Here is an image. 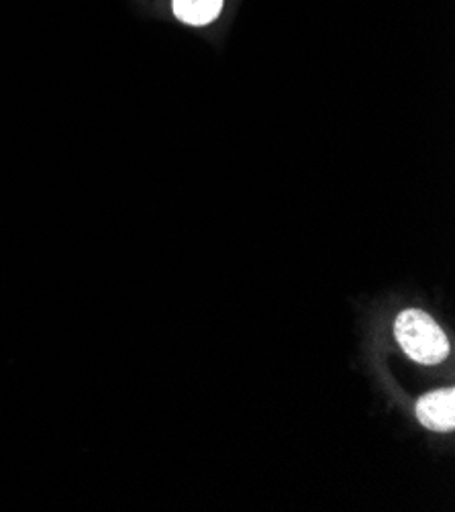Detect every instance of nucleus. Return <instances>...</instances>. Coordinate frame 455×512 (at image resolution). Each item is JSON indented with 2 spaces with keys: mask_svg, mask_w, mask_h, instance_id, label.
<instances>
[{
  "mask_svg": "<svg viewBox=\"0 0 455 512\" xmlns=\"http://www.w3.org/2000/svg\"><path fill=\"white\" fill-rule=\"evenodd\" d=\"M394 335L411 360L433 366L443 362L449 343L443 329L421 311H404L394 323Z\"/></svg>",
  "mask_w": 455,
  "mask_h": 512,
  "instance_id": "f257e3e1",
  "label": "nucleus"
},
{
  "mask_svg": "<svg viewBox=\"0 0 455 512\" xmlns=\"http://www.w3.org/2000/svg\"><path fill=\"white\" fill-rule=\"evenodd\" d=\"M417 417L431 431H453L455 427V392L437 390L417 402Z\"/></svg>",
  "mask_w": 455,
  "mask_h": 512,
  "instance_id": "f03ea898",
  "label": "nucleus"
},
{
  "mask_svg": "<svg viewBox=\"0 0 455 512\" xmlns=\"http://www.w3.org/2000/svg\"><path fill=\"white\" fill-rule=\"evenodd\" d=\"M223 0H174V13L182 23L207 25L221 13Z\"/></svg>",
  "mask_w": 455,
  "mask_h": 512,
  "instance_id": "7ed1b4c3",
  "label": "nucleus"
}]
</instances>
